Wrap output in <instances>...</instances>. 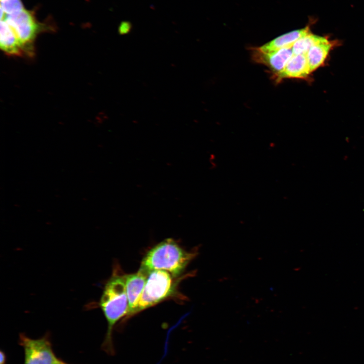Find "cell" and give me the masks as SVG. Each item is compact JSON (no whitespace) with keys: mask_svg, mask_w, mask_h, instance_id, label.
<instances>
[{"mask_svg":"<svg viewBox=\"0 0 364 364\" xmlns=\"http://www.w3.org/2000/svg\"><path fill=\"white\" fill-rule=\"evenodd\" d=\"M97 307L103 311L107 322V330L101 348L107 354L115 353L113 330L117 323L125 317L128 311L125 275L118 265L114 266L111 277L106 282Z\"/></svg>","mask_w":364,"mask_h":364,"instance_id":"cell-1","label":"cell"},{"mask_svg":"<svg viewBox=\"0 0 364 364\" xmlns=\"http://www.w3.org/2000/svg\"><path fill=\"white\" fill-rule=\"evenodd\" d=\"M197 254L195 251L185 250L175 240L168 238L157 244L146 253L140 268L148 274L154 270H165L177 277Z\"/></svg>","mask_w":364,"mask_h":364,"instance_id":"cell-2","label":"cell"},{"mask_svg":"<svg viewBox=\"0 0 364 364\" xmlns=\"http://www.w3.org/2000/svg\"><path fill=\"white\" fill-rule=\"evenodd\" d=\"M173 277L165 270L150 272L132 316L173 295L176 287Z\"/></svg>","mask_w":364,"mask_h":364,"instance_id":"cell-3","label":"cell"},{"mask_svg":"<svg viewBox=\"0 0 364 364\" xmlns=\"http://www.w3.org/2000/svg\"><path fill=\"white\" fill-rule=\"evenodd\" d=\"M1 20H5L13 29L25 53L32 55L33 41L41 29L32 13L24 9L10 15L2 16Z\"/></svg>","mask_w":364,"mask_h":364,"instance_id":"cell-4","label":"cell"},{"mask_svg":"<svg viewBox=\"0 0 364 364\" xmlns=\"http://www.w3.org/2000/svg\"><path fill=\"white\" fill-rule=\"evenodd\" d=\"M19 343L24 350V364H54L58 359L48 333L38 339L30 338L21 333Z\"/></svg>","mask_w":364,"mask_h":364,"instance_id":"cell-5","label":"cell"},{"mask_svg":"<svg viewBox=\"0 0 364 364\" xmlns=\"http://www.w3.org/2000/svg\"><path fill=\"white\" fill-rule=\"evenodd\" d=\"M293 55L292 47L270 52H262L256 48L252 57L255 62L265 65L277 74L284 69Z\"/></svg>","mask_w":364,"mask_h":364,"instance_id":"cell-6","label":"cell"},{"mask_svg":"<svg viewBox=\"0 0 364 364\" xmlns=\"http://www.w3.org/2000/svg\"><path fill=\"white\" fill-rule=\"evenodd\" d=\"M149 274L141 269L133 274L125 275V284L128 302L126 319L132 316L136 308Z\"/></svg>","mask_w":364,"mask_h":364,"instance_id":"cell-7","label":"cell"},{"mask_svg":"<svg viewBox=\"0 0 364 364\" xmlns=\"http://www.w3.org/2000/svg\"><path fill=\"white\" fill-rule=\"evenodd\" d=\"M310 73L306 55H293L284 69L277 74L278 80L283 78H304Z\"/></svg>","mask_w":364,"mask_h":364,"instance_id":"cell-8","label":"cell"},{"mask_svg":"<svg viewBox=\"0 0 364 364\" xmlns=\"http://www.w3.org/2000/svg\"><path fill=\"white\" fill-rule=\"evenodd\" d=\"M0 29L1 50L8 55L21 56L24 54L23 48L15 33L5 20H1Z\"/></svg>","mask_w":364,"mask_h":364,"instance_id":"cell-9","label":"cell"},{"mask_svg":"<svg viewBox=\"0 0 364 364\" xmlns=\"http://www.w3.org/2000/svg\"><path fill=\"white\" fill-rule=\"evenodd\" d=\"M309 32L308 27L294 30L278 36L257 49L262 52H270L292 47L297 40Z\"/></svg>","mask_w":364,"mask_h":364,"instance_id":"cell-10","label":"cell"},{"mask_svg":"<svg viewBox=\"0 0 364 364\" xmlns=\"http://www.w3.org/2000/svg\"><path fill=\"white\" fill-rule=\"evenodd\" d=\"M332 46V43L326 38L310 49L306 56L310 73L323 64Z\"/></svg>","mask_w":364,"mask_h":364,"instance_id":"cell-11","label":"cell"},{"mask_svg":"<svg viewBox=\"0 0 364 364\" xmlns=\"http://www.w3.org/2000/svg\"><path fill=\"white\" fill-rule=\"evenodd\" d=\"M325 38V37L316 35L311 32L308 33L299 38L293 44L292 47L293 55H306L312 47Z\"/></svg>","mask_w":364,"mask_h":364,"instance_id":"cell-12","label":"cell"},{"mask_svg":"<svg viewBox=\"0 0 364 364\" xmlns=\"http://www.w3.org/2000/svg\"><path fill=\"white\" fill-rule=\"evenodd\" d=\"M1 16L10 15L24 9L21 0H0Z\"/></svg>","mask_w":364,"mask_h":364,"instance_id":"cell-13","label":"cell"},{"mask_svg":"<svg viewBox=\"0 0 364 364\" xmlns=\"http://www.w3.org/2000/svg\"><path fill=\"white\" fill-rule=\"evenodd\" d=\"M6 355L3 351L0 352V364H6Z\"/></svg>","mask_w":364,"mask_h":364,"instance_id":"cell-14","label":"cell"},{"mask_svg":"<svg viewBox=\"0 0 364 364\" xmlns=\"http://www.w3.org/2000/svg\"><path fill=\"white\" fill-rule=\"evenodd\" d=\"M54 364H68L63 360L58 359Z\"/></svg>","mask_w":364,"mask_h":364,"instance_id":"cell-15","label":"cell"}]
</instances>
